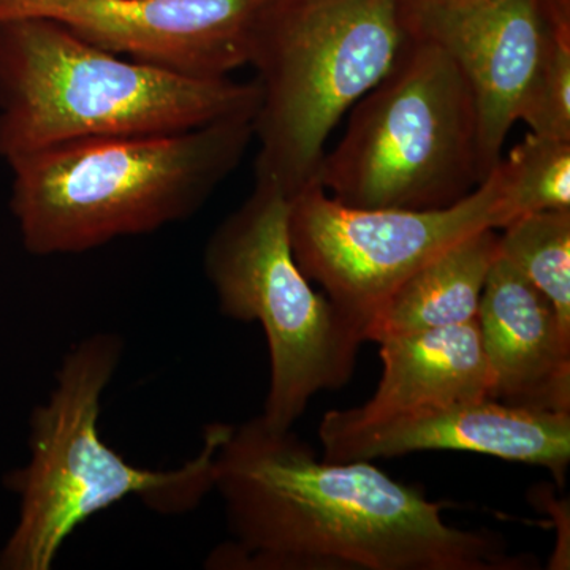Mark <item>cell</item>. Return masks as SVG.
Here are the masks:
<instances>
[{"instance_id":"cell-11","label":"cell","mask_w":570,"mask_h":570,"mask_svg":"<svg viewBox=\"0 0 570 570\" xmlns=\"http://www.w3.org/2000/svg\"><path fill=\"white\" fill-rule=\"evenodd\" d=\"M318 438L328 461L453 450L546 468L558 485H564L570 463V412L534 411L497 400L417 409L365 423L343 422L326 412Z\"/></svg>"},{"instance_id":"cell-14","label":"cell","mask_w":570,"mask_h":570,"mask_svg":"<svg viewBox=\"0 0 570 570\" xmlns=\"http://www.w3.org/2000/svg\"><path fill=\"white\" fill-rule=\"evenodd\" d=\"M499 255L485 228L420 268L389 296L365 328V341L463 325L478 318L480 296Z\"/></svg>"},{"instance_id":"cell-3","label":"cell","mask_w":570,"mask_h":570,"mask_svg":"<svg viewBox=\"0 0 570 570\" xmlns=\"http://www.w3.org/2000/svg\"><path fill=\"white\" fill-rule=\"evenodd\" d=\"M261 86L122 58L47 18L0 21V157L257 115Z\"/></svg>"},{"instance_id":"cell-1","label":"cell","mask_w":570,"mask_h":570,"mask_svg":"<svg viewBox=\"0 0 570 570\" xmlns=\"http://www.w3.org/2000/svg\"><path fill=\"white\" fill-rule=\"evenodd\" d=\"M232 539L208 569L530 570L498 535L442 519L444 505L373 461L318 460L262 415L230 426L214 459Z\"/></svg>"},{"instance_id":"cell-13","label":"cell","mask_w":570,"mask_h":570,"mask_svg":"<svg viewBox=\"0 0 570 570\" xmlns=\"http://www.w3.org/2000/svg\"><path fill=\"white\" fill-rule=\"evenodd\" d=\"M381 344L376 393L363 406L330 411L348 423L417 409L493 400V376L483 352L478 318L448 328L389 336Z\"/></svg>"},{"instance_id":"cell-15","label":"cell","mask_w":570,"mask_h":570,"mask_svg":"<svg viewBox=\"0 0 570 570\" xmlns=\"http://www.w3.org/2000/svg\"><path fill=\"white\" fill-rule=\"evenodd\" d=\"M499 235V255L547 296L570 333V209L517 217Z\"/></svg>"},{"instance_id":"cell-16","label":"cell","mask_w":570,"mask_h":570,"mask_svg":"<svg viewBox=\"0 0 570 570\" xmlns=\"http://www.w3.org/2000/svg\"><path fill=\"white\" fill-rule=\"evenodd\" d=\"M498 168L510 223L527 214L570 209V141L531 132Z\"/></svg>"},{"instance_id":"cell-10","label":"cell","mask_w":570,"mask_h":570,"mask_svg":"<svg viewBox=\"0 0 570 570\" xmlns=\"http://www.w3.org/2000/svg\"><path fill=\"white\" fill-rule=\"evenodd\" d=\"M404 29L433 41L463 71L478 108L479 163L483 179L501 151L547 36L540 0H401Z\"/></svg>"},{"instance_id":"cell-7","label":"cell","mask_w":570,"mask_h":570,"mask_svg":"<svg viewBox=\"0 0 570 570\" xmlns=\"http://www.w3.org/2000/svg\"><path fill=\"white\" fill-rule=\"evenodd\" d=\"M288 214L284 190L255 179L253 194L213 232L204 255L220 314L264 328L269 387L262 417L276 430H291L318 392L344 387L365 343L296 264Z\"/></svg>"},{"instance_id":"cell-8","label":"cell","mask_w":570,"mask_h":570,"mask_svg":"<svg viewBox=\"0 0 570 570\" xmlns=\"http://www.w3.org/2000/svg\"><path fill=\"white\" fill-rule=\"evenodd\" d=\"M508 224L498 167L448 208H351L313 183L291 198L288 214L299 269L362 335L379 307L420 268L468 236Z\"/></svg>"},{"instance_id":"cell-12","label":"cell","mask_w":570,"mask_h":570,"mask_svg":"<svg viewBox=\"0 0 570 570\" xmlns=\"http://www.w3.org/2000/svg\"><path fill=\"white\" fill-rule=\"evenodd\" d=\"M478 324L493 400L570 412V333L547 296L501 255L480 296Z\"/></svg>"},{"instance_id":"cell-9","label":"cell","mask_w":570,"mask_h":570,"mask_svg":"<svg viewBox=\"0 0 570 570\" xmlns=\"http://www.w3.org/2000/svg\"><path fill=\"white\" fill-rule=\"evenodd\" d=\"M273 0H0V21L47 18L122 58L200 78L250 66Z\"/></svg>"},{"instance_id":"cell-4","label":"cell","mask_w":570,"mask_h":570,"mask_svg":"<svg viewBox=\"0 0 570 570\" xmlns=\"http://www.w3.org/2000/svg\"><path fill=\"white\" fill-rule=\"evenodd\" d=\"M122 352L115 333L86 336L63 356L47 403L33 409L31 456L7 478L20 497V519L0 551V570H50L71 532L124 499L178 517L214 490V459L232 425L206 426L198 455L170 471L134 466L100 438V404Z\"/></svg>"},{"instance_id":"cell-6","label":"cell","mask_w":570,"mask_h":570,"mask_svg":"<svg viewBox=\"0 0 570 570\" xmlns=\"http://www.w3.org/2000/svg\"><path fill=\"white\" fill-rule=\"evenodd\" d=\"M485 181L478 108L448 52L406 32L395 66L354 105L316 183L360 209H439Z\"/></svg>"},{"instance_id":"cell-5","label":"cell","mask_w":570,"mask_h":570,"mask_svg":"<svg viewBox=\"0 0 570 570\" xmlns=\"http://www.w3.org/2000/svg\"><path fill=\"white\" fill-rule=\"evenodd\" d=\"M404 40L401 0H273L250 61L255 179L288 198L316 183L330 134L387 77Z\"/></svg>"},{"instance_id":"cell-17","label":"cell","mask_w":570,"mask_h":570,"mask_svg":"<svg viewBox=\"0 0 570 570\" xmlns=\"http://www.w3.org/2000/svg\"><path fill=\"white\" fill-rule=\"evenodd\" d=\"M519 119L532 134L570 141V31L562 11L547 18L546 43Z\"/></svg>"},{"instance_id":"cell-2","label":"cell","mask_w":570,"mask_h":570,"mask_svg":"<svg viewBox=\"0 0 570 570\" xmlns=\"http://www.w3.org/2000/svg\"><path fill=\"white\" fill-rule=\"evenodd\" d=\"M254 138L253 116L167 134L61 142L10 160V209L26 250L81 254L189 219Z\"/></svg>"}]
</instances>
